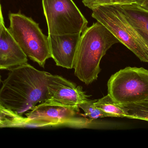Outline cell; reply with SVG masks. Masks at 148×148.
Wrapping results in <instances>:
<instances>
[{"label":"cell","instance_id":"6da1fadb","mask_svg":"<svg viewBox=\"0 0 148 148\" xmlns=\"http://www.w3.org/2000/svg\"><path fill=\"white\" fill-rule=\"evenodd\" d=\"M9 70L0 88V105L22 116L49 99V73L28 63Z\"/></svg>","mask_w":148,"mask_h":148},{"label":"cell","instance_id":"7a4b0ae2","mask_svg":"<svg viewBox=\"0 0 148 148\" xmlns=\"http://www.w3.org/2000/svg\"><path fill=\"white\" fill-rule=\"evenodd\" d=\"M120 43L104 25L97 21L82 33L77 49L75 75L86 85L97 80L101 60L114 44Z\"/></svg>","mask_w":148,"mask_h":148},{"label":"cell","instance_id":"3957f363","mask_svg":"<svg viewBox=\"0 0 148 148\" xmlns=\"http://www.w3.org/2000/svg\"><path fill=\"white\" fill-rule=\"evenodd\" d=\"M8 30L24 54L30 60L44 67L47 60L52 58L48 36L39 24L21 12L9 14Z\"/></svg>","mask_w":148,"mask_h":148},{"label":"cell","instance_id":"277c9868","mask_svg":"<svg viewBox=\"0 0 148 148\" xmlns=\"http://www.w3.org/2000/svg\"><path fill=\"white\" fill-rule=\"evenodd\" d=\"M91 10L93 18L104 25L141 61L148 63L147 47L122 11L119 4L101 5Z\"/></svg>","mask_w":148,"mask_h":148},{"label":"cell","instance_id":"5b68a950","mask_svg":"<svg viewBox=\"0 0 148 148\" xmlns=\"http://www.w3.org/2000/svg\"><path fill=\"white\" fill-rule=\"evenodd\" d=\"M108 94L121 105L139 102L148 99V70L127 67L110 78Z\"/></svg>","mask_w":148,"mask_h":148},{"label":"cell","instance_id":"8992f818","mask_svg":"<svg viewBox=\"0 0 148 148\" xmlns=\"http://www.w3.org/2000/svg\"><path fill=\"white\" fill-rule=\"evenodd\" d=\"M48 35L82 34L88 21L73 0H42Z\"/></svg>","mask_w":148,"mask_h":148},{"label":"cell","instance_id":"52a82bcc","mask_svg":"<svg viewBox=\"0 0 148 148\" xmlns=\"http://www.w3.org/2000/svg\"><path fill=\"white\" fill-rule=\"evenodd\" d=\"M78 112L79 109L46 101L25 114L26 127L88 126V120L76 117Z\"/></svg>","mask_w":148,"mask_h":148},{"label":"cell","instance_id":"ba28073f","mask_svg":"<svg viewBox=\"0 0 148 148\" xmlns=\"http://www.w3.org/2000/svg\"><path fill=\"white\" fill-rule=\"evenodd\" d=\"M47 88L49 102L79 109L80 104L89 100L82 87L62 76L49 73Z\"/></svg>","mask_w":148,"mask_h":148},{"label":"cell","instance_id":"9c48e42d","mask_svg":"<svg viewBox=\"0 0 148 148\" xmlns=\"http://www.w3.org/2000/svg\"><path fill=\"white\" fill-rule=\"evenodd\" d=\"M81 34L48 35L52 58L57 66L69 69L73 68Z\"/></svg>","mask_w":148,"mask_h":148},{"label":"cell","instance_id":"30bf717a","mask_svg":"<svg viewBox=\"0 0 148 148\" xmlns=\"http://www.w3.org/2000/svg\"><path fill=\"white\" fill-rule=\"evenodd\" d=\"M27 61V56L8 28L0 25V70H10Z\"/></svg>","mask_w":148,"mask_h":148},{"label":"cell","instance_id":"8fae6325","mask_svg":"<svg viewBox=\"0 0 148 148\" xmlns=\"http://www.w3.org/2000/svg\"><path fill=\"white\" fill-rule=\"evenodd\" d=\"M119 5L129 21L142 38L148 49V10L136 3Z\"/></svg>","mask_w":148,"mask_h":148},{"label":"cell","instance_id":"7c38bea8","mask_svg":"<svg viewBox=\"0 0 148 148\" xmlns=\"http://www.w3.org/2000/svg\"><path fill=\"white\" fill-rule=\"evenodd\" d=\"M95 106L107 113L109 117L127 118V111L123 105L118 104L108 94L95 103Z\"/></svg>","mask_w":148,"mask_h":148},{"label":"cell","instance_id":"4fadbf2b","mask_svg":"<svg viewBox=\"0 0 148 148\" xmlns=\"http://www.w3.org/2000/svg\"><path fill=\"white\" fill-rule=\"evenodd\" d=\"M26 117H23L0 105V128L25 127Z\"/></svg>","mask_w":148,"mask_h":148},{"label":"cell","instance_id":"5bb4252c","mask_svg":"<svg viewBox=\"0 0 148 148\" xmlns=\"http://www.w3.org/2000/svg\"><path fill=\"white\" fill-rule=\"evenodd\" d=\"M123 105L127 111V118L148 121V99L139 102Z\"/></svg>","mask_w":148,"mask_h":148},{"label":"cell","instance_id":"9a60e30c","mask_svg":"<svg viewBox=\"0 0 148 148\" xmlns=\"http://www.w3.org/2000/svg\"><path fill=\"white\" fill-rule=\"evenodd\" d=\"M96 101L89 100L79 105V108L82 109L84 112V116L92 119L109 117L107 113L95 107L94 103Z\"/></svg>","mask_w":148,"mask_h":148},{"label":"cell","instance_id":"2e32d148","mask_svg":"<svg viewBox=\"0 0 148 148\" xmlns=\"http://www.w3.org/2000/svg\"><path fill=\"white\" fill-rule=\"evenodd\" d=\"M113 1L114 0H82V3L85 7L92 10L97 6L112 4Z\"/></svg>","mask_w":148,"mask_h":148},{"label":"cell","instance_id":"e0dca14e","mask_svg":"<svg viewBox=\"0 0 148 148\" xmlns=\"http://www.w3.org/2000/svg\"><path fill=\"white\" fill-rule=\"evenodd\" d=\"M139 0H114L112 4H125L136 3Z\"/></svg>","mask_w":148,"mask_h":148},{"label":"cell","instance_id":"ac0fdd59","mask_svg":"<svg viewBox=\"0 0 148 148\" xmlns=\"http://www.w3.org/2000/svg\"><path fill=\"white\" fill-rule=\"evenodd\" d=\"M136 3L144 9L148 10V0H139Z\"/></svg>","mask_w":148,"mask_h":148},{"label":"cell","instance_id":"d6986e66","mask_svg":"<svg viewBox=\"0 0 148 148\" xmlns=\"http://www.w3.org/2000/svg\"><path fill=\"white\" fill-rule=\"evenodd\" d=\"M1 24H4V23L3 15L2 12L1 2H0V25H1Z\"/></svg>","mask_w":148,"mask_h":148},{"label":"cell","instance_id":"ffe728a7","mask_svg":"<svg viewBox=\"0 0 148 148\" xmlns=\"http://www.w3.org/2000/svg\"><path fill=\"white\" fill-rule=\"evenodd\" d=\"M1 76L0 74V84H1Z\"/></svg>","mask_w":148,"mask_h":148}]
</instances>
